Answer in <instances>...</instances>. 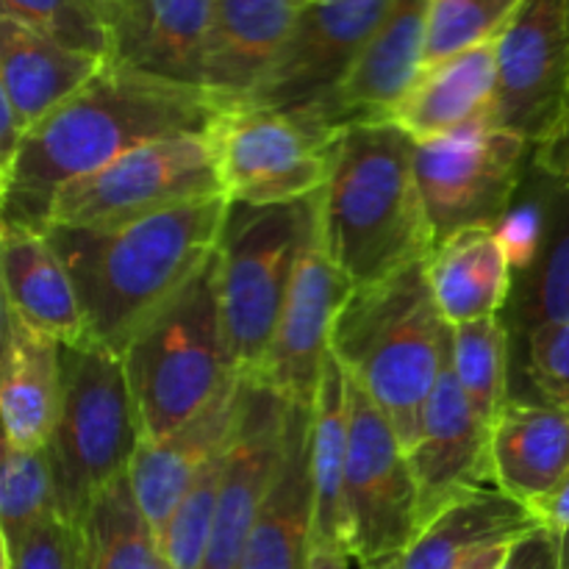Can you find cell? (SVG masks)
<instances>
[{
  "label": "cell",
  "instance_id": "obj_51",
  "mask_svg": "<svg viewBox=\"0 0 569 569\" xmlns=\"http://www.w3.org/2000/svg\"><path fill=\"white\" fill-rule=\"evenodd\" d=\"M0 228H3V194H0Z\"/></svg>",
  "mask_w": 569,
  "mask_h": 569
},
{
  "label": "cell",
  "instance_id": "obj_47",
  "mask_svg": "<svg viewBox=\"0 0 569 569\" xmlns=\"http://www.w3.org/2000/svg\"><path fill=\"white\" fill-rule=\"evenodd\" d=\"M87 3L98 11V17L106 22V28H111L114 26L117 17H120L122 11L133 3V0H87Z\"/></svg>",
  "mask_w": 569,
  "mask_h": 569
},
{
  "label": "cell",
  "instance_id": "obj_20",
  "mask_svg": "<svg viewBox=\"0 0 569 569\" xmlns=\"http://www.w3.org/2000/svg\"><path fill=\"white\" fill-rule=\"evenodd\" d=\"M489 461L495 489L537 517L569 476V415L509 400L489 428Z\"/></svg>",
  "mask_w": 569,
  "mask_h": 569
},
{
  "label": "cell",
  "instance_id": "obj_45",
  "mask_svg": "<svg viewBox=\"0 0 569 569\" xmlns=\"http://www.w3.org/2000/svg\"><path fill=\"white\" fill-rule=\"evenodd\" d=\"M517 542V539H515ZM511 542L509 545H492V548H483L478 550L476 556H470V559L465 561V565H459L456 569H500L506 561V553H509Z\"/></svg>",
  "mask_w": 569,
  "mask_h": 569
},
{
  "label": "cell",
  "instance_id": "obj_16",
  "mask_svg": "<svg viewBox=\"0 0 569 569\" xmlns=\"http://www.w3.org/2000/svg\"><path fill=\"white\" fill-rule=\"evenodd\" d=\"M409 465L420 492V528L461 495L495 487L489 428L467 403L450 367V353L422 411Z\"/></svg>",
  "mask_w": 569,
  "mask_h": 569
},
{
  "label": "cell",
  "instance_id": "obj_43",
  "mask_svg": "<svg viewBox=\"0 0 569 569\" xmlns=\"http://www.w3.org/2000/svg\"><path fill=\"white\" fill-rule=\"evenodd\" d=\"M539 526L550 528L553 533H567L569 531V476L565 478L559 489L548 498V503L537 511Z\"/></svg>",
  "mask_w": 569,
  "mask_h": 569
},
{
  "label": "cell",
  "instance_id": "obj_31",
  "mask_svg": "<svg viewBox=\"0 0 569 569\" xmlns=\"http://www.w3.org/2000/svg\"><path fill=\"white\" fill-rule=\"evenodd\" d=\"M509 309H515V326L526 337L539 328L569 322V183L559 178L548 239L531 270L517 276L511 283Z\"/></svg>",
  "mask_w": 569,
  "mask_h": 569
},
{
  "label": "cell",
  "instance_id": "obj_34",
  "mask_svg": "<svg viewBox=\"0 0 569 569\" xmlns=\"http://www.w3.org/2000/svg\"><path fill=\"white\" fill-rule=\"evenodd\" d=\"M556 178L548 176L537 161L531 159L520 189L511 198L509 209L500 214L492 231L498 237L500 250L511 267V276H522L531 270L533 261L542 253V244L548 239L550 209H553Z\"/></svg>",
  "mask_w": 569,
  "mask_h": 569
},
{
  "label": "cell",
  "instance_id": "obj_35",
  "mask_svg": "<svg viewBox=\"0 0 569 569\" xmlns=\"http://www.w3.org/2000/svg\"><path fill=\"white\" fill-rule=\"evenodd\" d=\"M520 6L522 0H431L422 70L498 39Z\"/></svg>",
  "mask_w": 569,
  "mask_h": 569
},
{
  "label": "cell",
  "instance_id": "obj_17",
  "mask_svg": "<svg viewBox=\"0 0 569 569\" xmlns=\"http://www.w3.org/2000/svg\"><path fill=\"white\" fill-rule=\"evenodd\" d=\"M431 0H392L337 92L317 106L337 128L389 120L422 76Z\"/></svg>",
  "mask_w": 569,
  "mask_h": 569
},
{
  "label": "cell",
  "instance_id": "obj_19",
  "mask_svg": "<svg viewBox=\"0 0 569 569\" xmlns=\"http://www.w3.org/2000/svg\"><path fill=\"white\" fill-rule=\"evenodd\" d=\"M214 0H133L109 28V61L142 76L206 89Z\"/></svg>",
  "mask_w": 569,
  "mask_h": 569
},
{
  "label": "cell",
  "instance_id": "obj_44",
  "mask_svg": "<svg viewBox=\"0 0 569 569\" xmlns=\"http://www.w3.org/2000/svg\"><path fill=\"white\" fill-rule=\"evenodd\" d=\"M353 556L342 548H333V545H311L309 565L306 569H350Z\"/></svg>",
  "mask_w": 569,
  "mask_h": 569
},
{
  "label": "cell",
  "instance_id": "obj_8",
  "mask_svg": "<svg viewBox=\"0 0 569 569\" xmlns=\"http://www.w3.org/2000/svg\"><path fill=\"white\" fill-rule=\"evenodd\" d=\"M342 133L317 109L233 106L211 131L222 198L248 206L317 198L331 181Z\"/></svg>",
  "mask_w": 569,
  "mask_h": 569
},
{
  "label": "cell",
  "instance_id": "obj_46",
  "mask_svg": "<svg viewBox=\"0 0 569 569\" xmlns=\"http://www.w3.org/2000/svg\"><path fill=\"white\" fill-rule=\"evenodd\" d=\"M11 309L9 303H6V295L3 289H0V370H3L6 365V356H9V345H11Z\"/></svg>",
  "mask_w": 569,
  "mask_h": 569
},
{
  "label": "cell",
  "instance_id": "obj_24",
  "mask_svg": "<svg viewBox=\"0 0 569 569\" xmlns=\"http://www.w3.org/2000/svg\"><path fill=\"white\" fill-rule=\"evenodd\" d=\"M495 83L498 56L492 39L422 70L411 92L389 114V122L415 144L431 142L467 122L489 117Z\"/></svg>",
  "mask_w": 569,
  "mask_h": 569
},
{
  "label": "cell",
  "instance_id": "obj_42",
  "mask_svg": "<svg viewBox=\"0 0 569 569\" xmlns=\"http://www.w3.org/2000/svg\"><path fill=\"white\" fill-rule=\"evenodd\" d=\"M22 139V128L17 122L14 109H11V100L6 94L3 81H0V170H9L11 159L17 153V144Z\"/></svg>",
  "mask_w": 569,
  "mask_h": 569
},
{
  "label": "cell",
  "instance_id": "obj_9",
  "mask_svg": "<svg viewBox=\"0 0 569 569\" xmlns=\"http://www.w3.org/2000/svg\"><path fill=\"white\" fill-rule=\"evenodd\" d=\"M209 198H222L211 133L172 137L142 144L61 189L50 206L48 226H126Z\"/></svg>",
  "mask_w": 569,
  "mask_h": 569
},
{
  "label": "cell",
  "instance_id": "obj_36",
  "mask_svg": "<svg viewBox=\"0 0 569 569\" xmlns=\"http://www.w3.org/2000/svg\"><path fill=\"white\" fill-rule=\"evenodd\" d=\"M222 453H226V448H222ZM222 453L214 456L203 467V472L194 478V483L183 495V500L167 522L164 533H161L159 545L172 569H203L211 531H214L217 498H220Z\"/></svg>",
  "mask_w": 569,
  "mask_h": 569
},
{
  "label": "cell",
  "instance_id": "obj_22",
  "mask_svg": "<svg viewBox=\"0 0 569 569\" xmlns=\"http://www.w3.org/2000/svg\"><path fill=\"white\" fill-rule=\"evenodd\" d=\"M306 0H214L203 87L242 106L276 64Z\"/></svg>",
  "mask_w": 569,
  "mask_h": 569
},
{
  "label": "cell",
  "instance_id": "obj_18",
  "mask_svg": "<svg viewBox=\"0 0 569 569\" xmlns=\"http://www.w3.org/2000/svg\"><path fill=\"white\" fill-rule=\"evenodd\" d=\"M239 383L242 376L228 383L200 415L167 437L142 442L133 453L128 481L139 511L159 539L194 478L228 445L237 420Z\"/></svg>",
  "mask_w": 569,
  "mask_h": 569
},
{
  "label": "cell",
  "instance_id": "obj_53",
  "mask_svg": "<svg viewBox=\"0 0 569 569\" xmlns=\"http://www.w3.org/2000/svg\"><path fill=\"white\" fill-rule=\"evenodd\" d=\"M567 17H569V0H567Z\"/></svg>",
  "mask_w": 569,
  "mask_h": 569
},
{
  "label": "cell",
  "instance_id": "obj_49",
  "mask_svg": "<svg viewBox=\"0 0 569 569\" xmlns=\"http://www.w3.org/2000/svg\"><path fill=\"white\" fill-rule=\"evenodd\" d=\"M0 569H11V548L3 531H0Z\"/></svg>",
  "mask_w": 569,
  "mask_h": 569
},
{
  "label": "cell",
  "instance_id": "obj_10",
  "mask_svg": "<svg viewBox=\"0 0 569 569\" xmlns=\"http://www.w3.org/2000/svg\"><path fill=\"white\" fill-rule=\"evenodd\" d=\"M531 159L533 144L489 117L415 144V176L433 248L465 228H492L509 209Z\"/></svg>",
  "mask_w": 569,
  "mask_h": 569
},
{
  "label": "cell",
  "instance_id": "obj_41",
  "mask_svg": "<svg viewBox=\"0 0 569 569\" xmlns=\"http://www.w3.org/2000/svg\"><path fill=\"white\" fill-rule=\"evenodd\" d=\"M533 161H537L548 176L569 183V103L565 109V117H561V122L556 126V131L550 133L545 142L533 144Z\"/></svg>",
  "mask_w": 569,
  "mask_h": 569
},
{
  "label": "cell",
  "instance_id": "obj_1",
  "mask_svg": "<svg viewBox=\"0 0 569 569\" xmlns=\"http://www.w3.org/2000/svg\"><path fill=\"white\" fill-rule=\"evenodd\" d=\"M233 103L106 61L70 100L22 133L6 170L3 220L42 231L61 189L172 137H206Z\"/></svg>",
  "mask_w": 569,
  "mask_h": 569
},
{
  "label": "cell",
  "instance_id": "obj_32",
  "mask_svg": "<svg viewBox=\"0 0 569 569\" xmlns=\"http://www.w3.org/2000/svg\"><path fill=\"white\" fill-rule=\"evenodd\" d=\"M450 367L478 420L492 428L509 403V326L500 317L456 326L450 333Z\"/></svg>",
  "mask_w": 569,
  "mask_h": 569
},
{
  "label": "cell",
  "instance_id": "obj_12",
  "mask_svg": "<svg viewBox=\"0 0 569 569\" xmlns=\"http://www.w3.org/2000/svg\"><path fill=\"white\" fill-rule=\"evenodd\" d=\"M498 83L489 122L545 142L569 103L567 0H522L495 39Z\"/></svg>",
  "mask_w": 569,
  "mask_h": 569
},
{
  "label": "cell",
  "instance_id": "obj_50",
  "mask_svg": "<svg viewBox=\"0 0 569 569\" xmlns=\"http://www.w3.org/2000/svg\"><path fill=\"white\" fill-rule=\"evenodd\" d=\"M361 569H392V561H389V565H378V567H361Z\"/></svg>",
  "mask_w": 569,
  "mask_h": 569
},
{
  "label": "cell",
  "instance_id": "obj_25",
  "mask_svg": "<svg viewBox=\"0 0 569 569\" xmlns=\"http://www.w3.org/2000/svg\"><path fill=\"white\" fill-rule=\"evenodd\" d=\"M103 59L78 53L22 22L0 17V81L22 133L94 78Z\"/></svg>",
  "mask_w": 569,
  "mask_h": 569
},
{
  "label": "cell",
  "instance_id": "obj_6",
  "mask_svg": "<svg viewBox=\"0 0 569 569\" xmlns=\"http://www.w3.org/2000/svg\"><path fill=\"white\" fill-rule=\"evenodd\" d=\"M142 445L126 367L100 345H61V409L48 442L56 511L81 528L94 495L128 472Z\"/></svg>",
  "mask_w": 569,
  "mask_h": 569
},
{
  "label": "cell",
  "instance_id": "obj_40",
  "mask_svg": "<svg viewBox=\"0 0 569 569\" xmlns=\"http://www.w3.org/2000/svg\"><path fill=\"white\" fill-rule=\"evenodd\" d=\"M500 569H559V533L537 526L511 542Z\"/></svg>",
  "mask_w": 569,
  "mask_h": 569
},
{
  "label": "cell",
  "instance_id": "obj_3",
  "mask_svg": "<svg viewBox=\"0 0 569 569\" xmlns=\"http://www.w3.org/2000/svg\"><path fill=\"white\" fill-rule=\"evenodd\" d=\"M317 226L328 256L356 289L433 253L415 142L398 126L361 122L342 133L331 181L317 194Z\"/></svg>",
  "mask_w": 569,
  "mask_h": 569
},
{
  "label": "cell",
  "instance_id": "obj_30",
  "mask_svg": "<svg viewBox=\"0 0 569 569\" xmlns=\"http://www.w3.org/2000/svg\"><path fill=\"white\" fill-rule=\"evenodd\" d=\"M83 569H172L133 498L128 472L106 483L81 522Z\"/></svg>",
  "mask_w": 569,
  "mask_h": 569
},
{
  "label": "cell",
  "instance_id": "obj_48",
  "mask_svg": "<svg viewBox=\"0 0 569 569\" xmlns=\"http://www.w3.org/2000/svg\"><path fill=\"white\" fill-rule=\"evenodd\" d=\"M559 569H569V531L559 533Z\"/></svg>",
  "mask_w": 569,
  "mask_h": 569
},
{
  "label": "cell",
  "instance_id": "obj_11",
  "mask_svg": "<svg viewBox=\"0 0 569 569\" xmlns=\"http://www.w3.org/2000/svg\"><path fill=\"white\" fill-rule=\"evenodd\" d=\"M350 426L345 465L348 553L361 567L389 565L420 533V492L409 453L383 411L348 376Z\"/></svg>",
  "mask_w": 569,
  "mask_h": 569
},
{
  "label": "cell",
  "instance_id": "obj_39",
  "mask_svg": "<svg viewBox=\"0 0 569 569\" xmlns=\"http://www.w3.org/2000/svg\"><path fill=\"white\" fill-rule=\"evenodd\" d=\"M528 339V376L550 406L569 415V322L533 331Z\"/></svg>",
  "mask_w": 569,
  "mask_h": 569
},
{
  "label": "cell",
  "instance_id": "obj_37",
  "mask_svg": "<svg viewBox=\"0 0 569 569\" xmlns=\"http://www.w3.org/2000/svg\"><path fill=\"white\" fill-rule=\"evenodd\" d=\"M0 17L22 22L78 53L109 61V28L87 0H0Z\"/></svg>",
  "mask_w": 569,
  "mask_h": 569
},
{
  "label": "cell",
  "instance_id": "obj_26",
  "mask_svg": "<svg viewBox=\"0 0 569 569\" xmlns=\"http://www.w3.org/2000/svg\"><path fill=\"white\" fill-rule=\"evenodd\" d=\"M537 526V517L500 489H476L428 520L392 569H456L478 550L515 542Z\"/></svg>",
  "mask_w": 569,
  "mask_h": 569
},
{
  "label": "cell",
  "instance_id": "obj_4",
  "mask_svg": "<svg viewBox=\"0 0 569 569\" xmlns=\"http://www.w3.org/2000/svg\"><path fill=\"white\" fill-rule=\"evenodd\" d=\"M450 333L433 303L428 259L356 289L333 326V356L383 411L406 453L450 353Z\"/></svg>",
  "mask_w": 569,
  "mask_h": 569
},
{
  "label": "cell",
  "instance_id": "obj_5",
  "mask_svg": "<svg viewBox=\"0 0 569 569\" xmlns=\"http://www.w3.org/2000/svg\"><path fill=\"white\" fill-rule=\"evenodd\" d=\"M120 359L142 442L181 428L237 381L217 298L214 253L133 333Z\"/></svg>",
  "mask_w": 569,
  "mask_h": 569
},
{
  "label": "cell",
  "instance_id": "obj_13",
  "mask_svg": "<svg viewBox=\"0 0 569 569\" xmlns=\"http://www.w3.org/2000/svg\"><path fill=\"white\" fill-rule=\"evenodd\" d=\"M353 292V281L333 264L322 244L315 200V220L300 244L272 342L259 370L244 378L276 389L289 403L311 406L320 383L322 361L331 353L333 326Z\"/></svg>",
  "mask_w": 569,
  "mask_h": 569
},
{
  "label": "cell",
  "instance_id": "obj_7",
  "mask_svg": "<svg viewBox=\"0 0 569 569\" xmlns=\"http://www.w3.org/2000/svg\"><path fill=\"white\" fill-rule=\"evenodd\" d=\"M315 200L283 206L228 203L217 237V298L228 353L239 376H253L276 333Z\"/></svg>",
  "mask_w": 569,
  "mask_h": 569
},
{
  "label": "cell",
  "instance_id": "obj_28",
  "mask_svg": "<svg viewBox=\"0 0 569 569\" xmlns=\"http://www.w3.org/2000/svg\"><path fill=\"white\" fill-rule=\"evenodd\" d=\"M433 303L450 328L500 317L511 298V267L492 228H465L428 256Z\"/></svg>",
  "mask_w": 569,
  "mask_h": 569
},
{
  "label": "cell",
  "instance_id": "obj_52",
  "mask_svg": "<svg viewBox=\"0 0 569 569\" xmlns=\"http://www.w3.org/2000/svg\"><path fill=\"white\" fill-rule=\"evenodd\" d=\"M3 183H6V172L0 170V194H3Z\"/></svg>",
  "mask_w": 569,
  "mask_h": 569
},
{
  "label": "cell",
  "instance_id": "obj_33",
  "mask_svg": "<svg viewBox=\"0 0 569 569\" xmlns=\"http://www.w3.org/2000/svg\"><path fill=\"white\" fill-rule=\"evenodd\" d=\"M56 511L53 470L48 450H22L0 431V531L9 542Z\"/></svg>",
  "mask_w": 569,
  "mask_h": 569
},
{
  "label": "cell",
  "instance_id": "obj_2",
  "mask_svg": "<svg viewBox=\"0 0 569 569\" xmlns=\"http://www.w3.org/2000/svg\"><path fill=\"white\" fill-rule=\"evenodd\" d=\"M228 200L176 206L111 228H42L81 303L87 342L122 356L133 333L206 264Z\"/></svg>",
  "mask_w": 569,
  "mask_h": 569
},
{
  "label": "cell",
  "instance_id": "obj_23",
  "mask_svg": "<svg viewBox=\"0 0 569 569\" xmlns=\"http://www.w3.org/2000/svg\"><path fill=\"white\" fill-rule=\"evenodd\" d=\"M0 289L11 315L59 345H87L81 303L59 253L39 228L3 220Z\"/></svg>",
  "mask_w": 569,
  "mask_h": 569
},
{
  "label": "cell",
  "instance_id": "obj_27",
  "mask_svg": "<svg viewBox=\"0 0 569 569\" xmlns=\"http://www.w3.org/2000/svg\"><path fill=\"white\" fill-rule=\"evenodd\" d=\"M59 409L61 345L14 317L0 370V431L14 448L42 450L53 437Z\"/></svg>",
  "mask_w": 569,
  "mask_h": 569
},
{
  "label": "cell",
  "instance_id": "obj_15",
  "mask_svg": "<svg viewBox=\"0 0 569 569\" xmlns=\"http://www.w3.org/2000/svg\"><path fill=\"white\" fill-rule=\"evenodd\" d=\"M289 409L292 403L283 395L242 376L237 420L222 453L220 498L203 569H239L250 528L281 467Z\"/></svg>",
  "mask_w": 569,
  "mask_h": 569
},
{
  "label": "cell",
  "instance_id": "obj_38",
  "mask_svg": "<svg viewBox=\"0 0 569 569\" xmlns=\"http://www.w3.org/2000/svg\"><path fill=\"white\" fill-rule=\"evenodd\" d=\"M9 548L11 569H83L81 528L59 515L28 528Z\"/></svg>",
  "mask_w": 569,
  "mask_h": 569
},
{
  "label": "cell",
  "instance_id": "obj_14",
  "mask_svg": "<svg viewBox=\"0 0 569 569\" xmlns=\"http://www.w3.org/2000/svg\"><path fill=\"white\" fill-rule=\"evenodd\" d=\"M392 0H306L248 106L317 109L353 70Z\"/></svg>",
  "mask_w": 569,
  "mask_h": 569
},
{
  "label": "cell",
  "instance_id": "obj_29",
  "mask_svg": "<svg viewBox=\"0 0 569 569\" xmlns=\"http://www.w3.org/2000/svg\"><path fill=\"white\" fill-rule=\"evenodd\" d=\"M350 387L348 372L331 353L322 361L320 383L311 400V487H315V528L311 545L348 550L345 520V465H348Z\"/></svg>",
  "mask_w": 569,
  "mask_h": 569
},
{
  "label": "cell",
  "instance_id": "obj_21",
  "mask_svg": "<svg viewBox=\"0 0 569 569\" xmlns=\"http://www.w3.org/2000/svg\"><path fill=\"white\" fill-rule=\"evenodd\" d=\"M311 406L292 403L278 476L261 503L239 569H306L315 528L311 487Z\"/></svg>",
  "mask_w": 569,
  "mask_h": 569
}]
</instances>
